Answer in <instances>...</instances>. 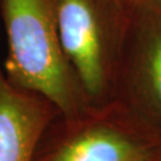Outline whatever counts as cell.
<instances>
[{
	"label": "cell",
	"instance_id": "4",
	"mask_svg": "<svg viewBox=\"0 0 161 161\" xmlns=\"http://www.w3.org/2000/svg\"><path fill=\"white\" fill-rule=\"evenodd\" d=\"M58 108L40 93L14 86L0 67V161H32Z\"/></svg>",
	"mask_w": 161,
	"mask_h": 161
},
{
	"label": "cell",
	"instance_id": "3",
	"mask_svg": "<svg viewBox=\"0 0 161 161\" xmlns=\"http://www.w3.org/2000/svg\"><path fill=\"white\" fill-rule=\"evenodd\" d=\"M147 144L91 106L75 116L61 112L42 132L32 161H149Z\"/></svg>",
	"mask_w": 161,
	"mask_h": 161
},
{
	"label": "cell",
	"instance_id": "1",
	"mask_svg": "<svg viewBox=\"0 0 161 161\" xmlns=\"http://www.w3.org/2000/svg\"><path fill=\"white\" fill-rule=\"evenodd\" d=\"M0 8L8 80L47 97L64 116L93 106L61 46L55 0H0Z\"/></svg>",
	"mask_w": 161,
	"mask_h": 161
},
{
	"label": "cell",
	"instance_id": "2",
	"mask_svg": "<svg viewBox=\"0 0 161 161\" xmlns=\"http://www.w3.org/2000/svg\"><path fill=\"white\" fill-rule=\"evenodd\" d=\"M61 46L93 106L110 90L129 11L119 0H55Z\"/></svg>",
	"mask_w": 161,
	"mask_h": 161
},
{
	"label": "cell",
	"instance_id": "5",
	"mask_svg": "<svg viewBox=\"0 0 161 161\" xmlns=\"http://www.w3.org/2000/svg\"><path fill=\"white\" fill-rule=\"evenodd\" d=\"M128 10L158 11L161 8V0H119Z\"/></svg>",
	"mask_w": 161,
	"mask_h": 161
}]
</instances>
